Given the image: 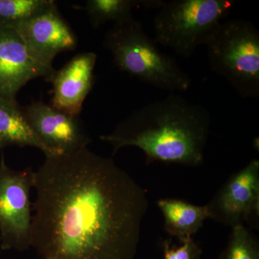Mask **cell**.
Segmentation results:
<instances>
[{
    "instance_id": "13",
    "label": "cell",
    "mask_w": 259,
    "mask_h": 259,
    "mask_svg": "<svg viewBox=\"0 0 259 259\" xmlns=\"http://www.w3.org/2000/svg\"><path fill=\"white\" fill-rule=\"evenodd\" d=\"M9 146L36 148L48 155L47 148L29 124L16 101L0 97V149Z\"/></svg>"
},
{
    "instance_id": "9",
    "label": "cell",
    "mask_w": 259,
    "mask_h": 259,
    "mask_svg": "<svg viewBox=\"0 0 259 259\" xmlns=\"http://www.w3.org/2000/svg\"><path fill=\"white\" fill-rule=\"evenodd\" d=\"M13 28L18 30L34 60L54 75L56 56L77 47V37L56 4Z\"/></svg>"
},
{
    "instance_id": "11",
    "label": "cell",
    "mask_w": 259,
    "mask_h": 259,
    "mask_svg": "<svg viewBox=\"0 0 259 259\" xmlns=\"http://www.w3.org/2000/svg\"><path fill=\"white\" fill-rule=\"evenodd\" d=\"M97 58L95 53H81L56 71L51 81V106L69 115L79 116L83 102L93 89Z\"/></svg>"
},
{
    "instance_id": "8",
    "label": "cell",
    "mask_w": 259,
    "mask_h": 259,
    "mask_svg": "<svg viewBox=\"0 0 259 259\" xmlns=\"http://www.w3.org/2000/svg\"><path fill=\"white\" fill-rule=\"evenodd\" d=\"M32 131L48 151L46 156L69 154L91 142L79 116L69 115L42 101L24 109Z\"/></svg>"
},
{
    "instance_id": "2",
    "label": "cell",
    "mask_w": 259,
    "mask_h": 259,
    "mask_svg": "<svg viewBox=\"0 0 259 259\" xmlns=\"http://www.w3.org/2000/svg\"><path fill=\"white\" fill-rule=\"evenodd\" d=\"M210 126L206 108L171 93L135 110L100 139L111 145L113 155L127 146L140 148L146 164L157 161L198 166L204 162Z\"/></svg>"
},
{
    "instance_id": "7",
    "label": "cell",
    "mask_w": 259,
    "mask_h": 259,
    "mask_svg": "<svg viewBox=\"0 0 259 259\" xmlns=\"http://www.w3.org/2000/svg\"><path fill=\"white\" fill-rule=\"evenodd\" d=\"M209 218L226 226H244L259 212V161L233 174L207 204Z\"/></svg>"
},
{
    "instance_id": "10",
    "label": "cell",
    "mask_w": 259,
    "mask_h": 259,
    "mask_svg": "<svg viewBox=\"0 0 259 259\" xmlns=\"http://www.w3.org/2000/svg\"><path fill=\"white\" fill-rule=\"evenodd\" d=\"M54 76L34 60L16 29L0 25V97L16 101L29 81L44 77L51 82Z\"/></svg>"
},
{
    "instance_id": "14",
    "label": "cell",
    "mask_w": 259,
    "mask_h": 259,
    "mask_svg": "<svg viewBox=\"0 0 259 259\" xmlns=\"http://www.w3.org/2000/svg\"><path fill=\"white\" fill-rule=\"evenodd\" d=\"M141 6V0H88L84 10L93 28L108 22L120 23L133 18L134 8Z\"/></svg>"
},
{
    "instance_id": "1",
    "label": "cell",
    "mask_w": 259,
    "mask_h": 259,
    "mask_svg": "<svg viewBox=\"0 0 259 259\" xmlns=\"http://www.w3.org/2000/svg\"><path fill=\"white\" fill-rule=\"evenodd\" d=\"M30 247L42 259H134L147 192L112 158L83 148L34 171Z\"/></svg>"
},
{
    "instance_id": "16",
    "label": "cell",
    "mask_w": 259,
    "mask_h": 259,
    "mask_svg": "<svg viewBox=\"0 0 259 259\" xmlns=\"http://www.w3.org/2000/svg\"><path fill=\"white\" fill-rule=\"evenodd\" d=\"M221 259H259L258 240L244 226L233 227Z\"/></svg>"
},
{
    "instance_id": "18",
    "label": "cell",
    "mask_w": 259,
    "mask_h": 259,
    "mask_svg": "<svg viewBox=\"0 0 259 259\" xmlns=\"http://www.w3.org/2000/svg\"><path fill=\"white\" fill-rule=\"evenodd\" d=\"M0 252H1V247H0Z\"/></svg>"
},
{
    "instance_id": "15",
    "label": "cell",
    "mask_w": 259,
    "mask_h": 259,
    "mask_svg": "<svg viewBox=\"0 0 259 259\" xmlns=\"http://www.w3.org/2000/svg\"><path fill=\"white\" fill-rule=\"evenodd\" d=\"M55 4L53 0H0V25L16 26Z\"/></svg>"
},
{
    "instance_id": "3",
    "label": "cell",
    "mask_w": 259,
    "mask_h": 259,
    "mask_svg": "<svg viewBox=\"0 0 259 259\" xmlns=\"http://www.w3.org/2000/svg\"><path fill=\"white\" fill-rule=\"evenodd\" d=\"M103 46L120 71L143 82L171 93H185L192 86L190 75L175 58L158 49L134 17L114 24L105 34Z\"/></svg>"
},
{
    "instance_id": "4",
    "label": "cell",
    "mask_w": 259,
    "mask_h": 259,
    "mask_svg": "<svg viewBox=\"0 0 259 259\" xmlns=\"http://www.w3.org/2000/svg\"><path fill=\"white\" fill-rule=\"evenodd\" d=\"M235 4L233 0L163 2L153 20L155 40L179 56L190 58L207 44Z\"/></svg>"
},
{
    "instance_id": "5",
    "label": "cell",
    "mask_w": 259,
    "mask_h": 259,
    "mask_svg": "<svg viewBox=\"0 0 259 259\" xmlns=\"http://www.w3.org/2000/svg\"><path fill=\"white\" fill-rule=\"evenodd\" d=\"M209 66L240 96H259V31L243 20L223 22L206 44Z\"/></svg>"
},
{
    "instance_id": "12",
    "label": "cell",
    "mask_w": 259,
    "mask_h": 259,
    "mask_svg": "<svg viewBox=\"0 0 259 259\" xmlns=\"http://www.w3.org/2000/svg\"><path fill=\"white\" fill-rule=\"evenodd\" d=\"M157 205L163 214L165 231L180 242L193 238L209 218L207 205H195L171 198L159 199Z\"/></svg>"
},
{
    "instance_id": "6",
    "label": "cell",
    "mask_w": 259,
    "mask_h": 259,
    "mask_svg": "<svg viewBox=\"0 0 259 259\" xmlns=\"http://www.w3.org/2000/svg\"><path fill=\"white\" fill-rule=\"evenodd\" d=\"M34 171L12 169L0 161V247L24 251L30 247Z\"/></svg>"
},
{
    "instance_id": "17",
    "label": "cell",
    "mask_w": 259,
    "mask_h": 259,
    "mask_svg": "<svg viewBox=\"0 0 259 259\" xmlns=\"http://www.w3.org/2000/svg\"><path fill=\"white\" fill-rule=\"evenodd\" d=\"M164 259H200L202 249L193 238L180 242L179 246L172 245L169 239L162 243Z\"/></svg>"
}]
</instances>
